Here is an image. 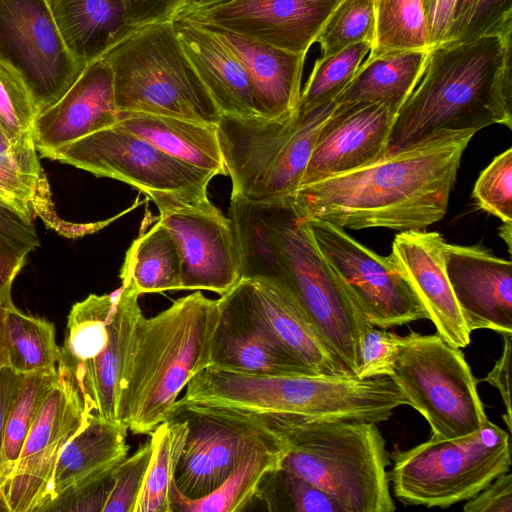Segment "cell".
Masks as SVG:
<instances>
[{
	"instance_id": "cell-1",
	"label": "cell",
	"mask_w": 512,
	"mask_h": 512,
	"mask_svg": "<svg viewBox=\"0 0 512 512\" xmlns=\"http://www.w3.org/2000/svg\"><path fill=\"white\" fill-rule=\"evenodd\" d=\"M475 133L437 132L369 165L301 185L288 204L299 219L341 228L423 230L446 215L462 155Z\"/></svg>"
},
{
	"instance_id": "cell-2",
	"label": "cell",
	"mask_w": 512,
	"mask_h": 512,
	"mask_svg": "<svg viewBox=\"0 0 512 512\" xmlns=\"http://www.w3.org/2000/svg\"><path fill=\"white\" fill-rule=\"evenodd\" d=\"M229 219L241 277L285 287L340 362L356 376L363 336L373 326L345 292L288 202H251L233 196Z\"/></svg>"
},
{
	"instance_id": "cell-3",
	"label": "cell",
	"mask_w": 512,
	"mask_h": 512,
	"mask_svg": "<svg viewBox=\"0 0 512 512\" xmlns=\"http://www.w3.org/2000/svg\"><path fill=\"white\" fill-rule=\"evenodd\" d=\"M512 128L511 34L447 40L432 46L399 108L387 154L440 131Z\"/></svg>"
},
{
	"instance_id": "cell-4",
	"label": "cell",
	"mask_w": 512,
	"mask_h": 512,
	"mask_svg": "<svg viewBox=\"0 0 512 512\" xmlns=\"http://www.w3.org/2000/svg\"><path fill=\"white\" fill-rule=\"evenodd\" d=\"M219 299L197 290L137 321L119 384V417L135 434L169 419L189 381L213 364Z\"/></svg>"
},
{
	"instance_id": "cell-5",
	"label": "cell",
	"mask_w": 512,
	"mask_h": 512,
	"mask_svg": "<svg viewBox=\"0 0 512 512\" xmlns=\"http://www.w3.org/2000/svg\"><path fill=\"white\" fill-rule=\"evenodd\" d=\"M239 415L278 433L287 444L281 467L331 496L344 512L396 509L387 471L390 456L377 424L297 415Z\"/></svg>"
},
{
	"instance_id": "cell-6",
	"label": "cell",
	"mask_w": 512,
	"mask_h": 512,
	"mask_svg": "<svg viewBox=\"0 0 512 512\" xmlns=\"http://www.w3.org/2000/svg\"><path fill=\"white\" fill-rule=\"evenodd\" d=\"M101 58L111 70L119 112L218 125L222 114L188 60L173 21L133 27Z\"/></svg>"
},
{
	"instance_id": "cell-7",
	"label": "cell",
	"mask_w": 512,
	"mask_h": 512,
	"mask_svg": "<svg viewBox=\"0 0 512 512\" xmlns=\"http://www.w3.org/2000/svg\"><path fill=\"white\" fill-rule=\"evenodd\" d=\"M336 106L331 101L281 119L222 115L217 130L231 196L288 202L301 186L317 136Z\"/></svg>"
},
{
	"instance_id": "cell-8",
	"label": "cell",
	"mask_w": 512,
	"mask_h": 512,
	"mask_svg": "<svg viewBox=\"0 0 512 512\" xmlns=\"http://www.w3.org/2000/svg\"><path fill=\"white\" fill-rule=\"evenodd\" d=\"M139 296L122 283L111 294H90L70 310L57 371L77 392L87 417L122 424L119 384L134 327L143 315Z\"/></svg>"
},
{
	"instance_id": "cell-9",
	"label": "cell",
	"mask_w": 512,
	"mask_h": 512,
	"mask_svg": "<svg viewBox=\"0 0 512 512\" xmlns=\"http://www.w3.org/2000/svg\"><path fill=\"white\" fill-rule=\"evenodd\" d=\"M389 472L395 497L405 505L447 508L469 500L511 467L510 435L489 420L453 439H431L394 449Z\"/></svg>"
},
{
	"instance_id": "cell-10",
	"label": "cell",
	"mask_w": 512,
	"mask_h": 512,
	"mask_svg": "<svg viewBox=\"0 0 512 512\" xmlns=\"http://www.w3.org/2000/svg\"><path fill=\"white\" fill-rule=\"evenodd\" d=\"M428 422L431 439L471 434L488 421L477 380L460 348L439 335L410 331L389 375Z\"/></svg>"
},
{
	"instance_id": "cell-11",
	"label": "cell",
	"mask_w": 512,
	"mask_h": 512,
	"mask_svg": "<svg viewBox=\"0 0 512 512\" xmlns=\"http://www.w3.org/2000/svg\"><path fill=\"white\" fill-rule=\"evenodd\" d=\"M43 158L127 183L156 206L171 201L212 204L207 195L211 175L167 155L118 123L53 150Z\"/></svg>"
},
{
	"instance_id": "cell-12",
	"label": "cell",
	"mask_w": 512,
	"mask_h": 512,
	"mask_svg": "<svg viewBox=\"0 0 512 512\" xmlns=\"http://www.w3.org/2000/svg\"><path fill=\"white\" fill-rule=\"evenodd\" d=\"M301 220L330 270L373 327L388 329L428 319L391 253L381 256L327 221Z\"/></svg>"
},
{
	"instance_id": "cell-13",
	"label": "cell",
	"mask_w": 512,
	"mask_h": 512,
	"mask_svg": "<svg viewBox=\"0 0 512 512\" xmlns=\"http://www.w3.org/2000/svg\"><path fill=\"white\" fill-rule=\"evenodd\" d=\"M0 64L28 90L38 114L81 74L47 0H0Z\"/></svg>"
},
{
	"instance_id": "cell-14",
	"label": "cell",
	"mask_w": 512,
	"mask_h": 512,
	"mask_svg": "<svg viewBox=\"0 0 512 512\" xmlns=\"http://www.w3.org/2000/svg\"><path fill=\"white\" fill-rule=\"evenodd\" d=\"M188 425L175 474L178 491L191 499L214 491L251 453L285 449V440L257 420L202 406L174 409Z\"/></svg>"
},
{
	"instance_id": "cell-15",
	"label": "cell",
	"mask_w": 512,
	"mask_h": 512,
	"mask_svg": "<svg viewBox=\"0 0 512 512\" xmlns=\"http://www.w3.org/2000/svg\"><path fill=\"white\" fill-rule=\"evenodd\" d=\"M86 421L77 392L58 373L12 473L0 485V495L7 512L44 511L58 458Z\"/></svg>"
},
{
	"instance_id": "cell-16",
	"label": "cell",
	"mask_w": 512,
	"mask_h": 512,
	"mask_svg": "<svg viewBox=\"0 0 512 512\" xmlns=\"http://www.w3.org/2000/svg\"><path fill=\"white\" fill-rule=\"evenodd\" d=\"M158 220L179 250L182 290H207L220 296L241 278L232 223L213 204L168 202L157 206Z\"/></svg>"
},
{
	"instance_id": "cell-17",
	"label": "cell",
	"mask_w": 512,
	"mask_h": 512,
	"mask_svg": "<svg viewBox=\"0 0 512 512\" xmlns=\"http://www.w3.org/2000/svg\"><path fill=\"white\" fill-rule=\"evenodd\" d=\"M341 0H232L190 14L198 24L307 54Z\"/></svg>"
},
{
	"instance_id": "cell-18",
	"label": "cell",
	"mask_w": 512,
	"mask_h": 512,
	"mask_svg": "<svg viewBox=\"0 0 512 512\" xmlns=\"http://www.w3.org/2000/svg\"><path fill=\"white\" fill-rule=\"evenodd\" d=\"M395 116V111L380 102L337 104L317 136L301 185L361 168L385 156Z\"/></svg>"
},
{
	"instance_id": "cell-19",
	"label": "cell",
	"mask_w": 512,
	"mask_h": 512,
	"mask_svg": "<svg viewBox=\"0 0 512 512\" xmlns=\"http://www.w3.org/2000/svg\"><path fill=\"white\" fill-rule=\"evenodd\" d=\"M445 271L471 332L512 333V264L481 245L446 243Z\"/></svg>"
},
{
	"instance_id": "cell-20",
	"label": "cell",
	"mask_w": 512,
	"mask_h": 512,
	"mask_svg": "<svg viewBox=\"0 0 512 512\" xmlns=\"http://www.w3.org/2000/svg\"><path fill=\"white\" fill-rule=\"evenodd\" d=\"M446 241L438 232L404 231L392 243V256L423 305L436 334L457 348L469 345L466 325L444 265Z\"/></svg>"
},
{
	"instance_id": "cell-21",
	"label": "cell",
	"mask_w": 512,
	"mask_h": 512,
	"mask_svg": "<svg viewBox=\"0 0 512 512\" xmlns=\"http://www.w3.org/2000/svg\"><path fill=\"white\" fill-rule=\"evenodd\" d=\"M213 364L268 375L314 374L277 341L251 305L240 281L220 296Z\"/></svg>"
},
{
	"instance_id": "cell-22",
	"label": "cell",
	"mask_w": 512,
	"mask_h": 512,
	"mask_svg": "<svg viewBox=\"0 0 512 512\" xmlns=\"http://www.w3.org/2000/svg\"><path fill=\"white\" fill-rule=\"evenodd\" d=\"M112 73L100 57L88 63L76 81L33 125L34 144L45 154L118 122Z\"/></svg>"
},
{
	"instance_id": "cell-23",
	"label": "cell",
	"mask_w": 512,
	"mask_h": 512,
	"mask_svg": "<svg viewBox=\"0 0 512 512\" xmlns=\"http://www.w3.org/2000/svg\"><path fill=\"white\" fill-rule=\"evenodd\" d=\"M251 305L281 346L314 374L352 376L293 295L265 279H239Z\"/></svg>"
},
{
	"instance_id": "cell-24",
	"label": "cell",
	"mask_w": 512,
	"mask_h": 512,
	"mask_svg": "<svg viewBox=\"0 0 512 512\" xmlns=\"http://www.w3.org/2000/svg\"><path fill=\"white\" fill-rule=\"evenodd\" d=\"M205 27L215 33L243 65L260 117L281 119L298 113L306 54L283 50L230 31Z\"/></svg>"
},
{
	"instance_id": "cell-25",
	"label": "cell",
	"mask_w": 512,
	"mask_h": 512,
	"mask_svg": "<svg viewBox=\"0 0 512 512\" xmlns=\"http://www.w3.org/2000/svg\"><path fill=\"white\" fill-rule=\"evenodd\" d=\"M193 69L222 115L259 116L246 70L218 36L187 18L172 20Z\"/></svg>"
},
{
	"instance_id": "cell-26",
	"label": "cell",
	"mask_w": 512,
	"mask_h": 512,
	"mask_svg": "<svg viewBox=\"0 0 512 512\" xmlns=\"http://www.w3.org/2000/svg\"><path fill=\"white\" fill-rule=\"evenodd\" d=\"M127 430L123 424L88 416L58 458L43 512L57 499L109 475L127 456Z\"/></svg>"
},
{
	"instance_id": "cell-27",
	"label": "cell",
	"mask_w": 512,
	"mask_h": 512,
	"mask_svg": "<svg viewBox=\"0 0 512 512\" xmlns=\"http://www.w3.org/2000/svg\"><path fill=\"white\" fill-rule=\"evenodd\" d=\"M117 123L167 155L213 178L228 175L216 125L136 112H119Z\"/></svg>"
},
{
	"instance_id": "cell-28",
	"label": "cell",
	"mask_w": 512,
	"mask_h": 512,
	"mask_svg": "<svg viewBox=\"0 0 512 512\" xmlns=\"http://www.w3.org/2000/svg\"><path fill=\"white\" fill-rule=\"evenodd\" d=\"M61 35L83 66L100 58L133 27L121 0H47Z\"/></svg>"
},
{
	"instance_id": "cell-29",
	"label": "cell",
	"mask_w": 512,
	"mask_h": 512,
	"mask_svg": "<svg viewBox=\"0 0 512 512\" xmlns=\"http://www.w3.org/2000/svg\"><path fill=\"white\" fill-rule=\"evenodd\" d=\"M429 50H401L368 56L334 101L339 106L380 102L397 114L415 87Z\"/></svg>"
},
{
	"instance_id": "cell-30",
	"label": "cell",
	"mask_w": 512,
	"mask_h": 512,
	"mask_svg": "<svg viewBox=\"0 0 512 512\" xmlns=\"http://www.w3.org/2000/svg\"><path fill=\"white\" fill-rule=\"evenodd\" d=\"M120 279L139 295L182 290L179 250L159 220L127 250Z\"/></svg>"
},
{
	"instance_id": "cell-31",
	"label": "cell",
	"mask_w": 512,
	"mask_h": 512,
	"mask_svg": "<svg viewBox=\"0 0 512 512\" xmlns=\"http://www.w3.org/2000/svg\"><path fill=\"white\" fill-rule=\"evenodd\" d=\"M285 449H260L246 457L214 491L191 499L181 494L176 485L173 510L181 512H237L257 500L266 477L281 466Z\"/></svg>"
},
{
	"instance_id": "cell-32",
	"label": "cell",
	"mask_w": 512,
	"mask_h": 512,
	"mask_svg": "<svg viewBox=\"0 0 512 512\" xmlns=\"http://www.w3.org/2000/svg\"><path fill=\"white\" fill-rule=\"evenodd\" d=\"M33 133L0 153V199L33 220L52 218L49 184L40 164Z\"/></svg>"
},
{
	"instance_id": "cell-33",
	"label": "cell",
	"mask_w": 512,
	"mask_h": 512,
	"mask_svg": "<svg viewBox=\"0 0 512 512\" xmlns=\"http://www.w3.org/2000/svg\"><path fill=\"white\" fill-rule=\"evenodd\" d=\"M187 433V422L179 414L151 432L152 457L134 512H174L175 474Z\"/></svg>"
},
{
	"instance_id": "cell-34",
	"label": "cell",
	"mask_w": 512,
	"mask_h": 512,
	"mask_svg": "<svg viewBox=\"0 0 512 512\" xmlns=\"http://www.w3.org/2000/svg\"><path fill=\"white\" fill-rule=\"evenodd\" d=\"M4 343L7 366L18 373L57 368L60 347L54 324L24 314L14 304L6 309Z\"/></svg>"
},
{
	"instance_id": "cell-35",
	"label": "cell",
	"mask_w": 512,
	"mask_h": 512,
	"mask_svg": "<svg viewBox=\"0 0 512 512\" xmlns=\"http://www.w3.org/2000/svg\"><path fill=\"white\" fill-rule=\"evenodd\" d=\"M375 31L368 56L431 48L422 0H374Z\"/></svg>"
},
{
	"instance_id": "cell-36",
	"label": "cell",
	"mask_w": 512,
	"mask_h": 512,
	"mask_svg": "<svg viewBox=\"0 0 512 512\" xmlns=\"http://www.w3.org/2000/svg\"><path fill=\"white\" fill-rule=\"evenodd\" d=\"M57 378V368L24 374L5 424L0 456V485L12 473L31 426Z\"/></svg>"
},
{
	"instance_id": "cell-37",
	"label": "cell",
	"mask_w": 512,
	"mask_h": 512,
	"mask_svg": "<svg viewBox=\"0 0 512 512\" xmlns=\"http://www.w3.org/2000/svg\"><path fill=\"white\" fill-rule=\"evenodd\" d=\"M358 42L326 57H319L301 90L298 113L305 114L335 98L347 87L371 50Z\"/></svg>"
},
{
	"instance_id": "cell-38",
	"label": "cell",
	"mask_w": 512,
	"mask_h": 512,
	"mask_svg": "<svg viewBox=\"0 0 512 512\" xmlns=\"http://www.w3.org/2000/svg\"><path fill=\"white\" fill-rule=\"evenodd\" d=\"M256 501L269 511L344 512L331 496L281 466L266 477Z\"/></svg>"
},
{
	"instance_id": "cell-39",
	"label": "cell",
	"mask_w": 512,
	"mask_h": 512,
	"mask_svg": "<svg viewBox=\"0 0 512 512\" xmlns=\"http://www.w3.org/2000/svg\"><path fill=\"white\" fill-rule=\"evenodd\" d=\"M374 0H341L326 20L316 42L321 57L334 54L358 42H373Z\"/></svg>"
},
{
	"instance_id": "cell-40",
	"label": "cell",
	"mask_w": 512,
	"mask_h": 512,
	"mask_svg": "<svg viewBox=\"0 0 512 512\" xmlns=\"http://www.w3.org/2000/svg\"><path fill=\"white\" fill-rule=\"evenodd\" d=\"M478 207L512 223V148L497 155L481 172L473 189Z\"/></svg>"
},
{
	"instance_id": "cell-41",
	"label": "cell",
	"mask_w": 512,
	"mask_h": 512,
	"mask_svg": "<svg viewBox=\"0 0 512 512\" xmlns=\"http://www.w3.org/2000/svg\"><path fill=\"white\" fill-rule=\"evenodd\" d=\"M38 112L23 83L0 64V128L13 144L33 133Z\"/></svg>"
},
{
	"instance_id": "cell-42",
	"label": "cell",
	"mask_w": 512,
	"mask_h": 512,
	"mask_svg": "<svg viewBox=\"0 0 512 512\" xmlns=\"http://www.w3.org/2000/svg\"><path fill=\"white\" fill-rule=\"evenodd\" d=\"M152 457L150 441L112 471V487L102 512H134Z\"/></svg>"
},
{
	"instance_id": "cell-43",
	"label": "cell",
	"mask_w": 512,
	"mask_h": 512,
	"mask_svg": "<svg viewBox=\"0 0 512 512\" xmlns=\"http://www.w3.org/2000/svg\"><path fill=\"white\" fill-rule=\"evenodd\" d=\"M404 336L382 328H369L360 347V366L355 377L368 379L391 374L401 353Z\"/></svg>"
},
{
	"instance_id": "cell-44",
	"label": "cell",
	"mask_w": 512,
	"mask_h": 512,
	"mask_svg": "<svg viewBox=\"0 0 512 512\" xmlns=\"http://www.w3.org/2000/svg\"><path fill=\"white\" fill-rule=\"evenodd\" d=\"M512 32V0H477L462 36L471 40L487 35Z\"/></svg>"
},
{
	"instance_id": "cell-45",
	"label": "cell",
	"mask_w": 512,
	"mask_h": 512,
	"mask_svg": "<svg viewBox=\"0 0 512 512\" xmlns=\"http://www.w3.org/2000/svg\"><path fill=\"white\" fill-rule=\"evenodd\" d=\"M111 473L90 485L57 499L49 506L47 511L102 512L112 487Z\"/></svg>"
},
{
	"instance_id": "cell-46",
	"label": "cell",
	"mask_w": 512,
	"mask_h": 512,
	"mask_svg": "<svg viewBox=\"0 0 512 512\" xmlns=\"http://www.w3.org/2000/svg\"><path fill=\"white\" fill-rule=\"evenodd\" d=\"M465 512H512V474L506 472L470 498L463 506Z\"/></svg>"
},
{
	"instance_id": "cell-47",
	"label": "cell",
	"mask_w": 512,
	"mask_h": 512,
	"mask_svg": "<svg viewBox=\"0 0 512 512\" xmlns=\"http://www.w3.org/2000/svg\"><path fill=\"white\" fill-rule=\"evenodd\" d=\"M0 234L28 253L40 246L34 221L1 199Z\"/></svg>"
},
{
	"instance_id": "cell-48",
	"label": "cell",
	"mask_w": 512,
	"mask_h": 512,
	"mask_svg": "<svg viewBox=\"0 0 512 512\" xmlns=\"http://www.w3.org/2000/svg\"><path fill=\"white\" fill-rule=\"evenodd\" d=\"M182 0H121L128 23L132 27L172 21Z\"/></svg>"
},
{
	"instance_id": "cell-49",
	"label": "cell",
	"mask_w": 512,
	"mask_h": 512,
	"mask_svg": "<svg viewBox=\"0 0 512 512\" xmlns=\"http://www.w3.org/2000/svg\"><path fill=\"white\" fill-rule=\"evenodd\" d=\"M28 252L0 234V303L13 304L11 287L14 279L24 267Z\"/></svg>"
},
{
	"instance_id": "cell-50",
	"label": "cell",
	"mask_w": 512,
	"mask_h": 512,
	"mask_svg": "<svg viewBox=\"0 0 512 512\" xmlns=\"http://www.w3.org/2000/svg\"><path fill=\"white\" fill-rule=\"evenodd\" d=\"M504 340L502 354L495 362L491 371L486 375L483 381L488 382L499 391L504 407L505 413L503 420L508 427V431L512 430V413H511V400H510V358L512 348V333H505L502 335Z\"/></svg>"
},
{
	"instance_id": "cell-51",
	"label": "cell",
	"mask_w": 512,
	"mask_h": 512,
	"mask_svg": "<svg viewBox=\"0 0 512 512\" xmlns=\"http://www.w3.org/2000/svg\"><path fill=\"white\" fill-rule=\"evenodd\" d=\"M431 47L447 41L457 0H422Z\"/></svg>"
},
{
	"instance_id": "cell-52",
	"label": "cell",
	"mask_w": 512,
	"mask_h": 512,
	"mask_svg": "<svg viewBox=\"0 0 512 512\" xmlns=\"http://www.w3.org/2000/svg\"><path fill=\"white\" fill-rule=\"evenodd\" d=\"M23 377L24 374L18 373L8 366L0 369V456L7 416ZM0 511H6L1 496Z\"/></svg>"
},
{
	"instance_id": "cell-53",
	"label": "cell",
	"mask_w": 512,
	"mask_h": 512,
	"mask_svg": "<svg viewBox=\"0 0 512 512\" xmlns=\"http://www.w3.org/2000/svg\"><path fill=\"white\" fill-rule=\"evenodd\" d=\"M477 0H457L447 40L459 39L472 15Z\"/></svg>"
},
{
	"instance_id": "cell-54",
	"label": "cell",
	"mask_w": 512,
	"mask_h": 512,
	"mask_svg": "<svg viewBox=\"0 0 512 512\" xmlns=\"http://www.w3.org/2000/svg\"><path fill=\"white\" fill-rule=\"evenodd\" d=\"M232 0H182L172 20L189 16L197 11L209 9Z\"/></svg>"
},
{
	"instance_id": "cell-55",
	"label": "cell",
	"mask_w": 512,
	"mask_h": 512,
	"mask_svg": "<svg viewBox=\"0 0 512 512\" xmlns=\"http://www.w3.org/2000/svg\"><path fill=\"white\" fill-rule=\"evenodd\" d=\"M6 309L7 306L0 303V369L7 366L4 343Z\"/></svg>"
},
{
	"instance_id": "cell-56",
	"label": "cell",
	"mask_w": 512,
	"mask_h": 512,
	"mask_svg": "<svg viewBox=\"0 0 512 512\" xmlns=\"http://www.w3.org/2000/svg\"><path fill=\"white\" fill-rule=\"evenodd\" d=\"M512 223H503V225L500 227L499 234L504 239L508 246L509 252H511V236H512Z\"/></svg>"
},
{
	"instance_id": "cell-57",
	"label": "cell",
	"mask_w": 512,
	"mask_h": 512,
	"mask_svg": "<svg viewBox=\"0 0 512 512\" xmlns=\"http://www.w3.org/2000/svg\"><path fill=\"white\" fill-rule=\"evenodd\" d=\"M11 145L0 128V153L6 152Z\"/></svg>"
}]
</instances>
